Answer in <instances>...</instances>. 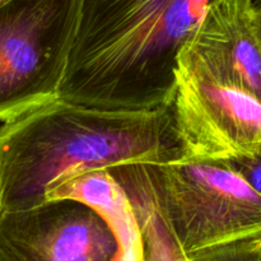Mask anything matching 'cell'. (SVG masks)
<instances>
[{
    "instance_id": "cell-4",
    "label": "cell",
    "mask_w": 261,
    "mask_h": 261,
    "mask_svg": "<svg viewBox=\"0 0 261 261\" xmlns=\"http://www.w3.org/2000/svg\"><path fill=\"white\" fill-rule=\"evenodd\" d=\"M82 0L0 5V122L59 98Z\"/></svg>"
},
{
    "instance_id": "cell-8",
    "label": "cell",
    "mask_w": 261,
    "mask_h": 261,
    "mask_svg": "<svg viewBox=\"0 0 261 261\" xmlns=\"http://www.w3.org/2000/svg\"><path fill=\"white\" fill-rule=\"evenodd\" d=\"M74 199L101 214L120 245L119 261L144 260V242L132 200L110 168H96L68 176L54 184L46 200Z\"/></svg>"
},
{
    "instance_id": "cell-2",
    "label": "cell",
    "mask_w": 261,
    "mask_h": 261,
    "mask_svg": "<svg viewBox=\"0 0 261 261\" xmlns=\"http://www.w3.org/2000/svg\"><path fill=\"white\" fill-rule=\"evenodd\" d=\"M213 0H82L59 98L126 111L170 107L178 58Z\"/></svg>"
},
{
    "instance_id": "cell-14",
    "label": "cell",
    "mask_w": 261,
    "mask_h": 261,
    "mask_svg": "<svg viewBox=\"0 0 261 261\" xmlns=\"http://www.w3.org/2000/svg\"><path fill=\"white\" fill-rule=\"evenodd\" d=\"M246 2H247V3H250V4H251V2H252V0H246Z\"/></svg>"
},
{
    "instance_id": "cell-13",
    "label": "cell",
    "mask_w": 261,
    "mask_h": 261,
    "mask_svg": "<svg viewBox=\"0 0 261 261\" xmlns=\"http://www.w3.org/2000/svg\"><path fill=\"white\" fill-rule=\"evenodd\" d=\"M5 2H8V0H0V5H2V4H4Z\"/></svg>"
},
{
    "instance_id": "cell-1",
    "label": "cell",
    "mask_w": 261,
    "mask_h": 261,
    "mask_svg": "<svg viewBox=\"0 0 261 261\" xmlns=\"http://www.w3.org/2000/svg\"><path fill=\"white\" fill-rule=\"evenodd\" d=\"M178 158L171 106L126 111L56 98L0 124V216L45 203L75 173Z\"/></svg>"
},
{
    "instance_id": "cell-3",
    "label": "cell",
    "mask_w": 261,
    "mask_h": 261,
    "mask_svg": "<svg viewBox=\"0 0 261 261\" xmlns=\"http://www.w3.org/2000/svg\"><path fill=\"white\" fill-rule=\"evenodd\" d=\"M134 166L173 260L196 261L261 229V194L223 161L178 158Z\"/></svg>"
},
{
    "instance_id": "cell-5",
    "label": "cell",
    "mask_w": 261,
    "mask_h": 261,
    "mask_svg": "<svg viewBox=\"0 0 261 261\" xmlns=\"http://www.w3.org/2000/svg\"><path fill=\"white\" fill-rule=\"evenodd\" d=\"M181 158L229 160L261 148V101L178 66L171 103Z\"/></svg>"
},
{
    "instance_id": "cell-10",
    "label": "cell",
    "mask_w": 261,
    "mask_h": 261,
    "mask_svg": "<svg viewBox=\"0 0 261 261\" xmlns=\"http://www.w3.org/2000/svg\"><path fill=\"white\" fill-rule=\"evenodd\" d=\"M219 161H223L231 166L261 194V148L254 154Z\"/></svg>"
},
{
    "instance_id": "cell-11",
    "label": "cell",
    "mask_w": 261,
    "mask_h": 261,
    "mask_svg": "<svg viewBox=\"0 0 261 261\" xmlns=\"http://www.w3.org/2000/svg\"><path fill=\"white\" fill-rule=\"evenodd\" d=\"M252 15H254L255 27H256V32L259 35L261 41V9H252Z\"/></svg>"
},
{
    "instance_id": "cell-12",
    "label": "cell",
    "mask_w": 261,
    "mask_h": 261,
    "mask_svg": "<svg viewBox=\"0 0 261 261\" xmlns=\"http://www.w3.org/2000/svg\"><path fill=\"white\" fill-rule=\"evenodd\" d=\"M251 8L252 9H261V0H252Z\"/></svg>"
},
{
    "instance_id": "cell-9",
    "label": "cell",
    "mask_w": 261,
    "mask_h": 261,
    "mask_svg": "<svg viewBox=\"0 0 261 261\" xmlns=\"http://www.w3.org/2000/svg\"><path fill=\"white\" fill-rule=\"evenodd\" d=\"M261 261V229L246 237L208 250L196 261Z\"/></svg>"
},
{
    "instance_id": "cell-6",
    "label": "cell",
    "mask_w": 261,
    "mask_h": 261,
    "mask_svg": "<svg viewBox=\"0 0 261 261\" xmlns=\"http://www.w3.org/2000/svg\"><path fill=\"white\" fill-rule=\"evenodd\" d=\"M110 224L74 199L47 200L0 216V261H119Z\"/></svg>"
},
{
    "instance_id": "cell-7",
    "label": "cell",
    "mask_w": 261,
    "mask_h": 261,
    "mask_svg": "<svg viewBox=\"0 0 261 261\" xmlns=\"http://www.w3.org/2000/svg\"><path fill=\"white\" fill-rule=\"evenodd\" d=\"M178 66L261 101V41L246 0H213L188 38Z\"/></svg>"
}]
</instances>
